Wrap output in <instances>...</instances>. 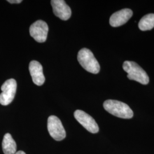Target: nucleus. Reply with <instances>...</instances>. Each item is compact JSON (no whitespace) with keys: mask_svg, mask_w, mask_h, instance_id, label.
<instances>
[{"mask_svg":"<svg viewBox=\"0 0 154 154\" xmlns=\"http://www.w3.org/2000/svg\"><path fill=\"white\" fill-rule=\"evenodd\" d=\"M133 12L130 9H123L113 13L110 18V25L112 27H119L125 24L131 18Z\"/></svg>","mask_w":154,"mask_h":154,"instance_id":"1a4fd4ad","label":"nucleus"},{"mask_svg":"<svg viewBox=\"0 0 154 154\" xmlns=\"http://www.w3.org/2000/svg\"><path fill=\"white\" fill-rule=\"evenodd\" d=\"M103 107L108 112L123 119H130L134 116L132 110L128 105L116 100L109 99L103 103Z\"/></svg>","mask_w":154,"mask_h":154,"instance_id":"f257e3e1","label":"nucleus"},{"mask_svg":"<svg viewBox=\"0 0 154 154\" xmlns=\"http://www.w3.org/2000/svg\"><path fill=\"white\" fill-rule=\"evenodd\" d=\"M142 31L150 30L154 28V14L150 13L143 16L138 24Z\"/></svg>","mask_w":154,"mask_h":154,"instance_id":"f8f14e48","label":"nucleus"},{"mask_svg":"<svg viewBox=\"0 0 154 154\" xmlns=\"http://www.w3.org/2000/svg\"><path fill=\"white\" fill-rule=\"evenodd\" d=\"M48 130L50 136L57 141H61L66 137L65 130L60 119L56 116H50L48 119Z\"/></svg>","mask_w":154,"mask_h":154,"instance_id":"20e7f679","label":"nucleus"},{"mask_svg":"<svg viewBox=\"0 0 154 154\" xmlns=\"http://www.w3.org/2000/svg\"><path fill=\"white\" fill-rule=\"evenodd\" d=\"M77 59L83 68L89 72L98 74L100 71L99 63L90 50L87 48L80 50L78 54Z\"/></svg>","mask_w":154,"mask_h":154,"instance_id":"7ed1b4c3","label":"nucleus"},{"mask_svg":"<svg viewBox=\"0 0 154 154\" xmlns=\"http://www.w3.org/2000/svg\"><path fill=\"white\" fill-rule=\"evenodd\" d=\"M22 1V0H8V2L11 4H20Z\"/></svg>","mask_w":154,"mask_h":154,"instance_id":"ddd939ff","label":"nucleus"},{"mask_svg":"<svg viewBox=\"0 0 154 154\" xmlns=\"http://www.w3.org/2000/svg\"><path fill=\"white\" fill-rule=\"evenodd\" d=\"M123 70L128 74L127 78L142 85H147L149 82V77L143 69L135 62L126 61L123 64Z\"/></svg>","mask_w":154,"mask_h":154,"instance_id":"f03ea898","label":"nucleus"},{"mask_svg":"<svg viewBox=\"0 0 154 154\" xmlns=\"http://www.w3.org/2000/svg\"><path fill=\"white\" fill-rule=\"evenodd\" d=\"M29 69L33 83L37 86L42 85L45 81V78L41 64L38 61H32L29 63Z\"/></svg>","mask_w":154,"mask_h":154,"instance_id":"9d476101","label":"nucleus"},{"mask_svg":"<svg viewBox=\"0 0 154 154\" xmlns=\"http://www.w3.org/2000/svg\"><path fill=\"white\" fill-rule=\"evenodd\" d=\"M74 117L88 131L95 134L99 131V127L92 116L82 110H77L74 112Z\"/></svg>","mask_w":154,"mask_h":154,"instance_id":"0eeeda50","label":"nucleus"},{"mask_svg":"<svg viewBox=\"0 0 154 154\" xmlns=\"http://www.w3.org/2000/svg\"><path fill=\"white\" fill-rule=\"evenodd\" d=\"M2 148L4 154H16V143L9 133H6L4 135L2 142Z\"/></svg>","mask_w":154,"mask_h":154,"instance_id":"9b49d317","label":"nucleus"},{"mask_svg":"<svg viewBox=\"0 0 154 154\" xmlns=\"http://www.w3.org/2000/svg\"><path fill=\"white\" fill-rule=\"evenodd\" d=\"M49 27L46 22L38 20L30 26L29 33L33 38L39 43L45 42L47 39Z\"/></svg>","mask_w":154,"mask_h":154,"instance_id":"423d86ee","label":"nucleus"},{"mask_svg":"<svg viewBox=\"0 0 154 154\" xmlns=\"http://www.w3.org/2000/svg\"><path fill=\"white\" fill-rule=\"evenodd\" d=\"M15 154H26L25 152H23V151H18L16 152Z\"/></svg>","mask_w":154,"mask_h":154,"instance_id":"4468645a","label":"nucleus"},{"mask_svg":"<svg viewBox=\"0 0 154 154\" xmlns=\"http://www.w3.org/2000/svg\"><path fill=\"white\" fill-rule=\"evenodd\" d=\"M51 5L52 6L54 14L62 20L66 21L70 18L72 11L65 1L52 0L51 1Z\"/></svg>","mask_w":154,"mask_h":154,"instance_id":"6e6552de","label":"nucleus"},{"mask_svg":"<svg viewBox=\"0 0 154 154\" xmlns=\"http://www.w3.org/2000/svg\"><path fill=\"white\" fill-rule=\"evenodd\" d=\"M0 94V104L3 106L9 105L14 98L17 91L16 81L9 79L6 81L1 86Z\"/></svg>","mask_w":154,"mask_h":154,"instance_id":"39448f33","label":"nucleus"}]
</instances>
